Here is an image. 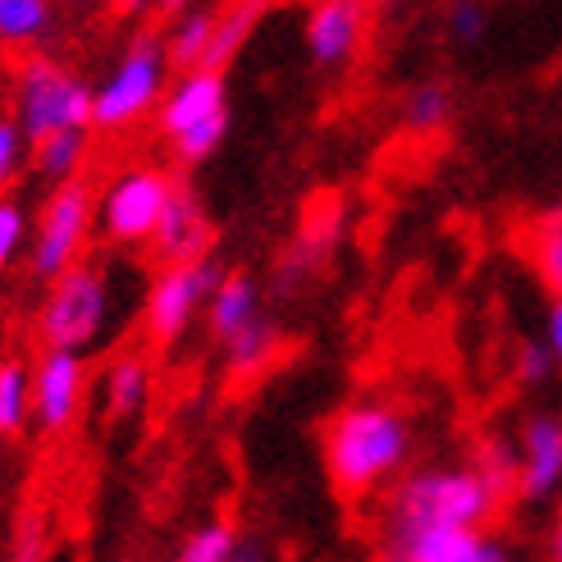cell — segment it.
<instances>
[{
	"mask_svg": "<svg viewBox=\"0 0 562 562\" xmlns=\"http://www.w3.org/2000/svg\"><path fill=\"white\" fill-rule=\"evenodd\" d=\"M412 448H416V430L407 412L384 398H357L339 407L325 420L321 435L325 475L348 498H367L389 481H398L403 467L412 462Z\"/></svg>",
	"mask_w": 562,
	"mask_h": 562,
	"instance_id": "1",
	"label": "cell"
},
{
	"mask_svg": "<svg viewBox=\"0 0 562 562\" xmlns=\"http://www.w3.org/2000/svg\"><path fill=\"white\" fill-rule=\"evenodd\" d=\"M503 498H508V490L490 481L481 462L420 467L393 485L384 503V536H403V530H420V526L485 530V521H494V513L503 508Z\"/></svg>",
	"mask_w": 562,
	"mask_h": 562,
	"instance_id": "2",
	"label": "cell"
},
{
	"mask_svg": "<svg viewBox=\"0 0 562 562\" xmlns=\"http://www.w3.org/2000/svg\"><path fill=\"white\" fill-rule=\"evenodd\" d=\"M115 312H120V302H115V279H110V266L82 257L65 274H55L46 297H42V312H37L42 348L88 352V348H97L105 339Z\"/></svg>",
	"mask_w": 562,
	"mask_h": 562,
	"instance_id": "3",
	"label": "cell"
},
{
	"mask_svg": "<svg viewBox=\"0 0 562 562\" xmlns=\"http://www.w3.org/2000/svg\"><path fill=\"white\" fill-rule=\"evenodd\" d=\"M170 55H165V37L137 33L110 74L92 88V128L101 133H124L137 128L147 115H156V105L170 88Z\"/></svg>",
	"mask_w": 562,
	"mask_h": 562,
	"instance_id": "4",
	"label": "cell"
},
{
	"mask_svg": "<svg viewBox=\"0 0 562 562\" xmlns=\"http://www.w3.org/2000/svg\"><path fill=\"white\" fill-rule=\"evenodd\" d=\"M10 115L23 124L27 143L65 128H92V82H82L69 65L33 55L14 74V110Z\"/></svg>",
	"mask_w": 562,
	"mask_h": 562,
	"instance_id": "5",
	"label": "cell"
},
{
	"mask_svg": "<svg viewBox=\"0 0 562 562\" xmlns=\"http://www.w3.org/2000/svg\"><path fill=\"white\" fill-rule=\"evenodd\" d=\"M97 234V192L92 183L69 179V183H55L42 202V215L27 234V270L42 284H50L55 274H65L69 266H78L88 257V243Z\"/></svg>",
	"mask_w": 562,
	"mask_h": 562,
	"instance_id": "6",
	"label": "cell"
},
{
	"mask_svg": "<svg viewBox=\"0 0 562 562\" xmlns=\"http://www.w3.org/2000/svg\"><path fill=\"white\" fill-rule=\"evenodd\" d=\"M175 192V175L160 165H128L97 192V234L110 247H151V234Z\"/></svg>",
	"mask_w": 562,
	"mask_h": 562,
	"instance_id": "7",
	"label": "cell"
},
{
	"mask_svg": "<svg viewBox=\"0 0 562 562\" xmlns=\"http://www.w3.org/2000/svg\"><path fill=\"white\" fill-rule=\"evenodd\" d=\"M220 266L211 257H196L183 266H165L143 297V329L156 348H175L188 325L206 312V297L220 284Z\"/></svg>",
	"mask_w": 562,
	"mask_h": 562,
	"instance_id": "8",
	"label": "cell"
},
{
	"mask_svg": "<svg viewBox=\"0 0 562 562\" xmlns=\"http://www.w3.org/2000/svg\"><path fill=\"white\" fill-rule=\"evenodd\" d=\"M371 33V0H312L306 10V60L316 69H348Z\"/></svg>",
	"mask_w": 562,
	"mask_h": 562,
	"instance_id": "9",
	"label": "cell"
},
{
	"mask_svg": "<svg viewBox=\"0 0 562 562\" xmlns=\"http://www.w3.org/2000/svg\"><path fill=\"white\" fill-rule=\"evenodd\" d=\"M88 393V357L74 348H42L33 361V420L46 435H65Z\"/></svg>",
	"mask_w": 562,
	"mask_h": 562,
	"instance_id": "10",
	"label": "cell"
},
{
	"mask_svg": "<svg viewBox=\"0 0 562 562\" xmlns=\"http://www.w3.org/2000/svg\"><path fill=\"white\" fill-rule=\"evenodd\" d=\"M521 503H553L562 494V412H536L517 430V485Z\"/></svg>",
	"mask_w": 562,
	"mask_h": 562,
	"instance_id": "11",
	"label": "cell"
},
{
	"mask_svg": "<svg viewBox=\"0 0 562 562\" xmlns=\"http://www.w3.org/2000/svg\"><path fill=\"white\" fill-rule=\"evenodd\" d=\"M220 110H229V82H224V74L206 69V65L179 69L156 105V128L165 133V143H170V137H179L183 128L220 115Z\"/></svg>",
	"mask_w": 562,
	"mask_h": 562,
	"instance_id": "12",
	"label": "cell"
},
{
	"mask_svg": "<svg viewBox=\"0 0 562 562\" xmlns=\"http://www.w3.org/2000/svg\"><path fill=\"white\" fill-rule=\"evenodd\" d=\"M211 243H215V224H211V211L202 206V196L192 188L175 183L170 202H165V215L151 234V251L160 266H183V261H196V257H211Z\"/></svg>",
	"mask_w": 562,
	"mask_h": 562,
	"instance_id": "13",
	"label": "cell"
},
{
	"mask_svg": "<svg viewBox=\"0 0 562 562\" xmlns=\"http://www.w3.org/2000/svg\"><path fill=\"white\" fill-rule=\"evenodd\" d=\"M485 530L471 526H420L403 530V536H384V558L389 562H467L481 549Z\"/></svg>",
	"mask_w": 562,
	"mask_h": 562,
	"instance_id": "14",
	"label": "cell"
},
{
	"mask_svg": "<svg viewBox=\"0 0 562 562\" xmlns=\"http://www.w3.org/2000/svg\"><path fill=\"white\" fill-rule=\"evenodd\" d=\"M266 312L261 306V284H257V274H247V270H229V274H220V284L211 289L206 297V334L215 344L224 339H234V334L247 325V321H257Z\"/></svg>",
	"mask_w": 562,
	"mask_h": 562,
	"instance_id": "15",
	"label": "cell"
},
{
	"mask_svg": "<svg viewBox=\"0 0 562 562\" xmlns=\"http://www.w3.org/2000/svg\"><path fill=\"white\" fill-rule=\"evenodd\" d=\"M151 357L147 352H120L105 361L101 371V403H105V416L110 420H133L151 403Z\"/></svg>",
	"mask_w": 562,
	"mask_h": 562,
	"instance_id": "16",
	"label": "cell"
},
{
	"mask_svg": "<svg viewBox=\"0 0 562 562\" xmlns=\"http://www.w3.org/2000/svg\"><path fill=\"white\" fill-rule=\"evenodd\" d=\"M266 5L270 0H234L229 10H220L215 14V27H211V46H206V69H229L243 46H251V37H257V27L266 19Z\"/></svg>",
	"mask_w": 562,
	"mask_h": 562,
	"instance_id": "17",
	"label": "cell"
},
{
	"mask_svg": "<svg viewBox=\"0 0 562 562\" xmlns=\"http://www.w3.org/2000/svg\"><path fill=\"white\" fill-rule=\"evenodd\" d=\"M88 165V128H65V133H46L33 143V156H27V170L37 179L55 183H69L82 175Z\"/></svg>",
	"mask_w": 562,
	"mask_h": 562,
	"instance_id": "18",
	"label": "cell"
},
{
	"mask_svg": "<svg viewBox=\"0 0 562 562\" xmlns=\"http://www.w3.org/2000/svg\"><path fill=\"white\" fill-rule=\"evenodd\" d=\"M33 426V361L0 357V435H23Z\"/></svg>",
	"mask_w": 562,
	"mask_h": 562,
	"instance_id": "19",
	"label": "cell"
},
{
	"mask_svg": "<svg viewBox=\"0 0 562 562\" xmlns=\"http://www.w3.org/2000/svg\"><path fill=\"white\" fill-rule=\"evenodd\" d=\"M220 352H224V361H229L234 375H257L261 367H270V357L279 352V325L261 312L257 321H247L234 339H224Z\"/></svg>",
	"mask_w": 562,
	"mask_h": 562,
	"instance_id": "20",
	"label": "cell"
},
{
	"mask_svg": "<svg viewBox=\"0 0 562 562\" xmlns=\"http://www.w3.org/2000/svg\"><path fill=\"white\" fill-rule=\"evenodd\" d=\"M55 27V0H0V42L19 46H42Z\"/></svg>",
	"mask_w": 562,
	"mask_h": 562,
	"instance_id": "21",
	"label": "cell"
},
{
	"mask_svg": "<svg viewBox=\"0 0 562 562\" xmlns=\"http://www.w3.org/2000/svg\"><path fill=\"white\" fill-rule=\"evenodd\" d=\"M530 266L549 293H562V211H544L530 224Z\"/></svg>",
	"mask_w": 562,
	"mask_h": 562,
	"instance_id": "22",
	"label": "cell"
},
{
	"mask_svg": "<svg viewBox=\"0 0 562 562\" xmlns=\"http://www.w3.org/2000/svg\"><path fill=\"white\" fill-rule=\"evenodd\" d=\"M453 120V92H448V82H416L403 101V124L407 133H439L448 128Z\"/></svg>",
	"mask_w": 562,
	"mask_h": 562,
	"instance_id": "23",
	"label": "cell"
},
{
	"mask_svg": "<svg viewBox=\"0 0 562 562\" xmlns=\"http://www.w3.org/2000/svg\"><path fill=\"white\" fill-rule=\"evenodd\" d=\"M211 27H215V14H206V10H188V14L170 27V37H165V55H170L175 69H196V65L206 60Z\"/></svg>",
	"mask_w": 562,
	"mask_h": 562,
	"instance_id": "24",
	"label": "cell"
},
{
	"mask_svg": "<svg viewBox=\"0 0 562 562\" xmlns=\"http://www.w3.org/2000/svg\"><path fill=\"white\" fill-rule=\"evenodd\" d=\"M224 137H229V110H220V115H211V120H202V124L183 128L179 137H170V147H175V160H183V165H202V160H211V156L224 147Z\"/></svg>",
	"mask_w": 562,
	"mask_h": 562,
	"instance_id": "25",
	"label": "cell"
},
{
	"mask_svg": "<svg viewBox=\"0 0 562 562\" xmlns=\"http://www.w3.org/2000/svg\"><path fill=\"white\" fill-rule=\"evenodd\" d=\"M243 544V536L229 526V521H206V526H196L192 536L183 540V562H229L234 549Z\"/></svg>",
	"mask_w": 562,
	"mask_h": 562,
	"instance_id": "26",
	"label": "cell"
},
{
	"mask_svg": "<svg viewBox=\"0 0 562 562\" xmlns=\"http://www.w3.org/2000/svg\"><path fill=\"white\" fill-rule=\"evenodd\" d=\"M27 156H33V143L14 115H0V192H10L19 183V175L27 170Z\"/></svg>",
	"mask_w": 562,
	"mask_h": 562,
	"instance_id": "27",
	"label": "cell"
},
{
	"mask_svg": "<svg viewBox=\"0 0 562 562\" xmlns=\"http://www.w3.org/2000/svg\"><path fill=\"white\" fill-rule=\"evenodd\" d=\"M27 234H33L27 211L14 202V196L0 192V274L19 261V251H27Z\"/></svg>",
	"mask_w": 562,
	"mask_h": 562,
	"instance_id": "28",
	"label": "cell"
},
{
	"mask_svg": "<svg viewBox=\"0 0 562 562\" xmlns=\"http://www.w3.org/2000/svg\"><path fill=\"white\" fill-rule=\"evenodd\" d=\"M443 33L453 46H475V42H485L490 33V10L481 5V0H453L443 14Z\"/></svg>",
	"mask_w": 562,
	"mask_h": 562,
	"instance_id": "29",
	"label": "cell"
},
{
	"mask_svg": "<svg viewBox=\"0 0 562 562\" xmlns=\"http://www.w3.org/2000/svg\"><path fill=\"white\" fill-rule=\"evenodd\" d=\"M517 380L521 384H530V389H536V384H544L553 371H558V361H553V352H549V344L544 339H526L521 348H517Z\"/></svg>",
	"mask_w": 562,
	"mask_h": 562,
	"instance_id": "30",
	"label": "cell"
},
{
	"mask_svg": "<svg viewBox=\"0 0 562 562\" xmlns=\"http://www.w3.org/2000/svg\"><path fill=\"white\" fill-rule=\"evenodd\" d=\"M544 344H549V352H553V361H558V371H562V293H553V302H549Z\"/></svg>",
	"mask_w": 562,
	"mask_h": 562,
	"instance_id": "31",
	"label": "cell"
},
{
	"mask_svg": "<svg viewBox=\"0 0 562 562\" xmlns=\"http://www.w3.org/2000/svg\"><path fill=\"white\" fill-rule=\"evenodd\" d=\"M5 562H42V536H37L33 526H27L23 536H19V544H14V553H10Z\"/></svg>",
	"mask_w": 562,
	"mask_h": 562,
	"instance_id": "32",
	"label": "cell"
},
{
	"mask_svg": "<svg viewBox=\"0 0 562 562\" xmlns=\"http://www.w3.org/2000/svg\"><path fill=\"white\" fill-rule=\"evenodd\" d=\"M467 562H513V553L503 549L498 540H490V536H485V540H481V549H475Z\"/></svg>",
	"mask_w": 562,
	"mask_h": 562,
	"instance_id": "33",
	"label": "cell"
},
{
	"mask_svg": "<svg viewBox=\"0 0 562 562\" xmlns=\"http://www.w3.org/2000/svg\"><path fill=\"white\" fill-rule=\"evenodd\" d=\"M229 562H270V553H266L261 544H247V540H243V544L234 549V558H229Z\"/></svg>",
	"mask_w": 562,
	"mask_h": 562,
	"instance_id": "34",
	"label": "cell"
},
{
	"mask_svg": "<svg viewBox=\"0 0 562 562\" xmlns=\"http://www.w3.org/2000/svg\"><path fill=\"white\" fill-rule=\"evenodd\" d=\"M549 558H553V562H562V517L553 521V536H549Z\"/></svg>",
	"mask_w": 562,
	"mask_h": 562,
	"instance_id": "35",
	"label": "cell"
},
{
	"mask_svg": "<svg viewBox=\"0 0 562 562\" xmlns=\"http://www.w3.org/2000/svg\"><path fill=\"white\" fill-rule=\"evenodd\" d=\"M74 5H92V0H74Z\"/></svg>",
	"mask_w": 562,
	"mask_h": 562,
	"instance_id": "36",
	"label": "cell"
},
{
	"mask_svg": "<svg viewBox=\"0 0 562 562\" xmlns=\"http://www.w3.org/2000/svg\"><path fill=\"white\" fill-rule=\"evenodd\" d=\"M120 562H133V558H120Z\"/></svg>",
	"mask_w": 562,
	"mask_h": 562,
	"instance_id": "37",
	"label": "cell"
},
{
	"mask_svg": "<svg viewBox=\"0 0 562 562\" xmlns=\"http://www.w3.org/2000/svg\"><path fill=\"white\" fill-rule=\"evenodd\" d=\"M0 50H5V42H0Z\"/></svg>",
	"mask_w": 562,
	"mask_h": 562,
	"instance_id": "38",
	"label": "cell"
},
{
	"mask_svg": "<svg viewBox=\"0 0 562 562\" xmlns=\"http://www.w3.org/2000/svg\"><path fill=\"white\" fill-rule=\"evenodd\" d=\"M175 562H183V558H175Z\"/></svg>",
	"mask_w": 562,
	"mask_h": 562,
	"instance_id": "39",
	"label": "cell"
}]
</instances>
